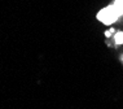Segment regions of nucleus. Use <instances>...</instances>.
<instances>
[{"label": "nucleus", "instance_id": "f257e3e1", "mask_svg": "<svg viewBox=\"0 0 123 109\" xmlns=\"http://www.w3.org/2000/svg\"><path fill=\"white\" fill-rule=\"evenodd\" d=\"M121 17V14L118 13V11L114 8V5H109L105 6L104 9H101L97 13V18L98 21H101L105 25H111L114 22L118 21V18Z\"/></svg>", "mask_w": 123, "mask_h": 109}, {"label": "nucleus", "instance_id": "f03ea898", "mask_svg": "<svg viewBox=\"0 0 123 109\" xmlns=\"http://www.w3.org/2000/svg\"><path fill=\"white\" fill-rule=\"evenodd\" d=\"M114 8L118 11L121 16H123V0H114Z\"/></svg>", "mask_w": 123, "mask_h": 109}, {"label": "nucleus", "instance_id": "7ed1b4c3", "mask_svg": "<svg viewBox=\"0 0 123 109\" xmlns=\"http://www.w3.org/2000/svg\"><path fill=\"white\" fill-rule=\"evenodd\" d=\"M114 40H115V43H117V44H122L123 43V32H117V34H115V36H114Z\"/></svg>", "mask_w": 123, "mask_h": 109}]
</instances>
